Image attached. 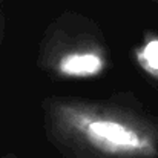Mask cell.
I'll return each instance as SVG.
<instances>
[{"mask_svg": "<svg viewBox=\"0 0 158 158\" xmlns=\"http://www.w3.org/2000/svg\"><path fill=\"white\" fill-rule=\"evenodd\" d=\"M45 126L66 158H158V120L121 102L51 98Z\"/></svg>", "mask_w": 158, "mask_h": 158, "instance_id": "1", "label": "cell"}, {"mask_svg": "<svg viewBox=\"0 0 158 158\" xmlns=\"http://www.w3.org/2000/svg\"><path fill=\"white\" fill-rule=\"evenodd\" d=\"M42 66L54 77L88 80L107 68V52L100 35L86 22H58L43 43Z\"/></svg>", "mask_w": 158, "mask_h": 158, "instance_id": "2", "label": "cell"}, {"mask_svg": "<svg viewBox=\"0 0 158 158\" xmlns=\"http://www.w3.org/2000/svg\"><path fill=\"white\" fill-rule=\"evenodd\" d=\"M135 61L151 80L158 83V34L146 32L141 45L135 49Z\"/></svg>", "mask_w": 158, "mask_h": 158, "instance_id": "3", "label": "cell"}, {"mask_svg": "<svg viewBox=\"0 0 158 158\" xmlns=\"http://www.w3.org/2000/svg\"><path fill=\"white\" fill-rule=\"evenodd\" d=\"M8 158H14V157H8Z\"/></svg>", "mask_w": 158, "mask_h": 158, "instance_id": "4", "label": "cell"}]
</instances>
